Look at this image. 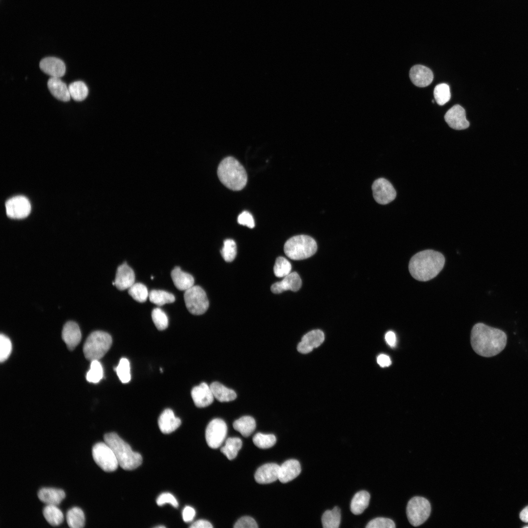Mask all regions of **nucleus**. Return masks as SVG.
<instances>
[{
    "label": "nucleus",
    "mask_w": 528,
    "mask_h": 528,
    "mask_svg": "<svg viewBox=\"0 0 528 528\" xmlns=\"http://www.w3.org/2000/svg\"><path fill=\"white\" fill-rule=\"evenodd\" d=\"M366 528H395L396 525L391 519L377 517L371 520L366 525Z\"/></svg>",
    "instance_id": "45"
},
{
    "label": "nucleus",
    "mask_w": 528,
    "mask_h": 528,
    "mask_svg": "<svg viewBox=\"0 0 528 528\" xmlns=\"http://www.w3.org/2000/svg\"><path fill=\"white\" fill-rule=\"evenodd\" d=\"M196 511L192 507L186 506L182 511L183 520L185 522H190L193 520Z\"/></svg>",
    "instance_id": "49"
},
{
    "label": "nucleus",
    "mask_w": 528,
    "mask_h": 528,
    "mask_svg": "<svg viewBox=\"0 0 528 528\" xmlns=\"http://www.w3.org/2000/svg\"><path fill=\"white\" fill-rule=\"evenodd\" d=\"M92 455L96 464L105 471H113L119 465L114 453L105 442L94 444L92 449Z\"/></svg>",
    "instance_id": "9"
},
{
    "label": "nucleus",
    "mask_w": 528,
    "mask_h": 528,
    "mask_svg": "<svg viewBox=\"0 0 528 528\" xmlns=\"http://www.w3.org/2000/svg\"><path fill=\"white\" fill-rule=\"evenodd\" d=\"M520 518L524 522L528 523V506L525 507L520 513Z\"/></svg>",
    "instance_id": "53"
},
{
    "label": "nucleus",
    "mask_w": 528,
    "mask_h": 528,
    "mask_svg": "<svg viewBox=\"0 0 528 528\" xmlns=\"http://www.w3.org/2000/svg\"><path fill=\"white\" fill-rule=\"evenodd\" d=\"M227 425L221 419L215 418L208 424L205 430V439L208 446L213 449L219 447L226 438Z\"/></svg>",
    "instance_id": "10"
},
{
    "label": "nucleus",
    "mask_w": 528,
    "mask_h": 528,
    "mask_svg": "<svg viewBox=\"0 0 528 528\" xmlns=\"http://www.w3.org/2000/svg\"><path fill=\"white\" fill-rule=\"evenodd\" d=\"M171 278L175 286L180 290H186L194 285V279L190 274L183 272L179 266L172 270Z\"/></svg>",
    "instance_id": "25"
},
{
    "label": "nucleus",
    "mask_w": 528,
    "mask_h": 528,
    "mask_svg": "<svg viewBox=\"0 0 528 528\" xmlns=\"http://www.w3.org/2000/svg\"><path fill=\"white\" fill-rule=\"evenodd\" d=\"M112 344L111 336L105 331L92 332L87 338L83 347L85 357L91 361L102 358L110 349Z\"/></svg>",
    "instance_id": "6"
},
{
    "label": "nucleus",
    "mask_w": 528,
    "mask_h": 528,
    "mask_svg": "<svg viewBox=\"0 0 528 528\" xmlns=\"http://www.w3.org/2000/svg\"><path fill=\"white\" fill-rule=\"evenodd\" d=\"M253 442L258 448L266 449L272 447L275 444L276 438L273 434L258 433L254 436Z\"/></svg>",
    "instance_id": "39"
},
{
    "label": "nucleus",
    "mask_w": 528,
    "mask_h": 528,
    "mask_svg": "<svg viewBox=\"0 0 528 528\" xmlns=\"http://www.w3.org/2000/svg\"><path fill=\"white\" fill-rule=\"evenodd\" d=\"M301 471L300 463L297 460H287L280 465L278 480L282 483H286L296 478Z\"/></svg>",
    "instance_id": "22"
},
{
    "label": "nucleus",
    "mask_w": 528,
    "mask_h": 528,
    "mask_svg": "<svg viewBox=\"0 0 528 528\" xmlns=\"http://www.w3.org/2000/svg\"><path fill=\"white\" fill-rule=\"evenodd\" d=\"M43 514L46 521L52 526L60 525L64 520L62 512L55 505H46L43 509Z\"/></svg>",
    "instance_id": "30"
},
{
    "label": "nucleus",
    "mask_w": 528,
    "mask_h": 528,
    "mask_svg": "<svg viewBox=\"0 0 528 528\" xmlns=\"http://www.w3.org/2000/svg\"><path fill=\"white\" fill-rule=\"evenodd\" d=\"M158 506H161L166 503L170 504L175 507H177L178 503L175 497L170 493H163L156 499Z\"/></svg>",
    "instance_id": "46"
},
{
    "label": "nucleus",
    "mask_w": 528,
    "mask_h": 528,
    "mask_svg": "<svg viewBox=\"0 0 528 528\" xmlns=\"http://www.w3.org/2000/svg\"><path fill=\"white\" fill-rule=\"evenodd\" d=\"M291 265L289 262L283 257H278L273 267L275 275L277 277H284L290 273Z\"/></svg>",
    "instance_id": "40"
},
{
    "label": "nucleus",
    "mask_w": 528,
    "mask_h": 528,
    "mask_svg": "<svg viewBox=\"0 0 528 528\" xmlns=\"http://www.w3.org/2000/svg\"><path fill=\"white\" fill-rule=\"evenodd\" d=\"M258 527L255 520L249 516H243L239 519L235 524V528H257Z\"/></svg>",
    "instance_id": "47"
},
{
    "label": "nucleus",
    "mask_w": 528,
    "mask_h": 528,
    "mask_svg": "<svg viewBox=\"0 0 528 528\" xmlns=\"http://www.w3.org/2000/svg\"><path fill=\"white\" fill-rule=\"evenodd\" d=\"M279 468L280 465L275 463H268L262 465L255 472V481L260 484H269L276 481L279 478Z\"/></svg>",
    "instance_id": "19"
},
{
    "label": "nucleus",
    "mask_w": 528,
    "mask_h": 528,
    "mask_svg": "<svg viewBox=\"0 0 528 528\" xmlns=\"http://www.w3.org/2000/svg\"><path fill=\"white\" fill-rule=\"evenodd\" d=\"M191 396L195 405L199 408L210 405L214 398L210 386L205 382L194 387L191 391Z\"/></svg>",
    "instance_id": "15"
},
{
    "label": "nucleus",
    "mask_w": 528,
    "mask_h": 528,
    "mask_svg": "<svg viewBox=\"0 0 528 528\" xmlns=\"http://www.w3.org/2000/svg\"><path fill=\"white\" fill-rule=\"evenodd\" d=\"M301 285L302 281L300 276L297 272H293L284 277L281 281L273 284L270 289L273 293L278 294L286 290L297 291Z\"/></svg>",
    "instance_id": "18"
},
{
    "label": "nucleus",
    "mask_w": 528,
    "mask_h": 528,
    "mask_svg": "<svg viewBox=\"0 0 528 528\" xmlns=\"http://www.w3.org/2000/svg\"><path fill=\"white\" fill-rule=\"evenodd\" d=\"M191 528H212V524L205 520H198L193 523L190 527Z\"/></svg>",
    "instance_id": "51"
},
{
    "label": "nucleus",
    "mask_w": 528,
    "mask_h": 528,
    "mask_svg": "<svg viewBox=\"0 0 528 528\" xmlns=\"http://www.w3.org/2000/svg\"><path fill=\"white\" fill-rule=\"evenodd\" d=\"M159 428L163 434H169L175 431L181 424L179 418L175 416L170 409L164 410L158 419Z\"/></svg>",
    "instance_id": "23"
},
{
    "label": "nucleus",
    "mask_w": 528,
    "mask_h": 528,
    "mask_svg": "<svg viewBox=\"0 0 528 528\" xmlns=\"http://www.w3.org/2000/svg\"><path fill=\"white\" fill-rule=\"evenodd\" d=\"M370 495L365 490L357 492L352 500L351 510L355 515L361 514L368 506Z\"/></svg>",
    "instance_id": "28"
},
{
    "label": "nucleus",
    "mask_w": 528,
    "mask_h": 528,
    "mask_svg": "<svg viewBox=\"0 0 528 528\" xmlns=\"http://www.w3.org/2000/svg\"><path fill=\"white\" fill-rule=\"evenodd\" d=\"M444 119L449 126L457 130H464L469 126V122L466 118L464 109L459 105H455L445 113Z\"/></svg>",
    "instance_id": "13"
},
{
    "label": "nucleus",
    "mask_w": 528,
    "mask_h": 528,
    "mask_svg": "<svg viewBox=\"0 0 528 528\" xmlns=\"http://www.w3.org/2000/svg\"><path fill=\"white\" fill-rule=\"evenodd\" d=\"M470 340L472 347L476 353L484 357H489L498 354L504 349L507 337L505 332L501 330L478 323L472 329Z\"/></svg>",
    "instance_id": "1"
},
{
    "label": "nucleus",
    "mask_w": 528,
    "mask_h": 528,
    "mask_svg": "<svg viewBox=\"0 0 528 528\" xmlns=\"http://www.w3.org/2000/svg\"><path fill=\"white\" fill-rule=\"evenodd\" d=\"M135 281L133 270L125 262L117 269L114 282L116 287L120 290L128 289Z\"/></svg>",
    "instance_id": "20"
},
{
    "label": "nucleus",
    "mask_w": 528,
    "mask_h": 528,
    "mask_svg": "<svg viewBox=\"0 0 528 528\" xmlns=\"http://www.w3.org/2000/svg\"><path fill=\"white\" fill-rule=\"evenodd\" d=\"M233 428L244 437L249 436L256 428V422L251 416H243L235 420L233 424Z\"/></svg>",
    "instance_id": "29"
},
{
    "label": "nucleus",
    "mask_w": 528,
    "mask_h": 528,
    "mask_svg": "<svg viewBox=\"0 0 528 528\" xmlns=\"http://www.w3.org/2000/svg\"><path fill=\"white\" fill-rule=\"evenodd\" d=\"M377 362L381 367H388L391 364L390 358L384 354H381L378 356Z\"/></svg>",
    "instance_id": "50"
},
{
    "label": "nucleus",
    "mask_w": 528,
    "mask_h": 528,
    "mask_svg": "<svg viewBox=\"0 0 528 528\" xmlns=\"http://www.w3.org/2000/svg\"><path fill=\"white\" fill-rule=\"evenodd\" d=\"M218 176L221 182L233 191H240L246 185L247 176L243 166L235 158L228 156L219 164Z\"/></svg>",
    "instance_id": "3"
},
{
    "label": "nucleus",
    "mask_w": 528,
    "mask_h": 528,
    "mask_svg": "<svg viewBox=\"0 0 528 528\" xmlns=\"http://www.w3.org/2000/svg\"><path fill=\"white\" fill-rule=\"evenodd\" d=\"M115 370L120 380L123 383L129 382L131 378L130 364L126 358H122Z\"/></svg>",
    "instance_id": "41"
},
{
    "label": "nucleus",
    "mask_w": 528,
    "mask_h": 528,
    "mask_svg": "<svg viewBox=\"0 0 528 528\" xmlns=\"http://www.w3.org/2000/svg\"><path fill=\"white\" fill-rule=\"evenodd\" d=\"M104 441L113 450L119 465L123 469L131 470L138 467L142 462L141 455L133 451L130 445L124 441L116 433L114 432L106 434L104 436Z\"/></svg>",
    "instance_id": "4"
},
{
    "label": "nucleus",
    "mask_w": 528,
    "mask_h": 528,
    "mask_svg": "<svg viewBox=\"0 0 528 528\" xmlns=\"http://www.w3.org/2000/svg\"><path fill=\"white\" fill-rule=\"evenodd\" d=\"M210 387L214 398L220 402L231 401L237 397V394L234 390L226 387L219 382L212 383Z\"/></svg>",
    "instance_id": "27"
},
{
    "label": "nucleus",
    "mask_w": 528,
    "mask_h": 528,
    "mask_svg": "<svg viewBox=\"0 0 528 528\" xmlns=\"http://www.w3.org/2000/svg\"><path fill=\"white\" fill-rule=\"evenodd\" d=\"M184 299L188 310L192 314H202L208 308L209 301L206 294L198 286L194 285L185 290Z\"/></svg>",
    "instance_id": "8"
},
{
    "label": "nucleus",
    "mask_w": 528,
    "mask_h": 528,
    "mask_svg": "<svg viewBox=\"0 0 528 528\" xmlns=\"http://www.w3.org/2000/svg\"><path fill=\"white\" fill-rule=\"evenodd\" d=\"M325 336L320 330H312L306 333L298 344L297 350L302 353H308L319 347L324 341Z\"/></svg>",
    "instance_id": "14"
},
{
    "label": "nucleus",
    "mask_w": 528,
    "mask_h": 528,
    "mask_svg": "<svg viewBox=\"0 0 528 528\" xmlns=\"http://www.w3.org/2000/svg\"><path fill=\"white\" fill-rule=\"evenodd\" d=\"M434 96L437 103L440 106L448 102L451 97L449 86L445 83L437 85L434 89Z\"/></svg>",
    "instance_id": "37"
},
{
    "label": "nucleus",
    "mask_w": 528,
    "mask_h": 528,
    "mask_svg": "<svg viewBox=\"0 0 528 528\" xmlns=\"http://www.w3.org/2000/svg\"><path fill=\"white\" fill-rule=\"evenodd\" d=\"M445 258L441 253L425 250L415 254L409 263L411 276L420 281H427L438 275L443 268Z\"/></svg>",
    "instance_id": "2"
},
{
    "label": "nucleus",
    "mask_w": 528,
    "mask_h": 528,
    "mask_svg": "<svg viewBox=\"0 0 528 528\" xmlns=\"http://www.w3.org/2000/svg\"><path fill=\"white\" fill-rule=\"evenodd\" d=\"M12 351V344L9 338L5 335H0V360L5 361L9 356Z\"/></svg>",
    "instance_id": "44"
},
{
    "label": "nucleus",
    "mask_w": 528,
    "mask_h": 528,
    "mask_svg": "<svg viewBox=\"0 0 528 528\" xmlns=\"http://www.w3.org/2000/svg\"><path fill=\"white\" fill-rule=\"evenodd\" d=\"M317 245L312 237L305 235L294 236L285 242L284 252L290 259L301 260L308 258L316 252Z\"/></svg>",
    "instance_id": "5"
},
{
    "label": "nucleus",
    "mask_w": 528,
    "mask_h": 528,
    "mask_svg": "<svg viewBox=\"0 0 528 528\" xmlns=\"http://www.w3.org/2000/svg\"><path fill=\"white\" fill-rule=\"evenodd\" d=\"M239 224L252 228L255 226V222L252 215L248 211H245L240 214L238 217Z\"/></svg>",
    "instance_id": "48"
},
{
    "label": "nucleus",
    "mask_w": 528,
    "mask_h": 528,
    "mask_svg": "<svg viewBox=\"0 0 528 528\" xmlns=\"http://www.w3.org/2000/svg\"><path fill=\"white\" fill-rule=\"evenodd\" d=\"M149 298L151 302L158 306L172 303L175 301V297L172 293L162 290H151L149 293Z\"/></svg>",
    "instance_id": "34"
},
{
    "label": "nucleus",
    "mask_w": 528,
    "mask_h": 528,
    "mask_svg": "<svg viewBox=\"0 0 528 528\" xmlns=\"http://www.w3.org/2000/svg\"><path fill=\"white\" fill-rule=\"evenodd\" d=\"M40 69L51 77L60 78L66 72V66L61 59L54 57L43 59L40 62Z\"/></svg>",
    "instance_id": "16"
},
{
    "label": "nucleus",
    "mask_w": 528,
    "mask_h": 528,
    "mask_svg": "<svg viewBox=\"0 0 528 528\" xmlns=\"http://www.w3.org/2000/svg\"><path fill=\"white\" fill-rule=\"evenodd\" d=\"M242 446V441L236 437L229 438L225 445L220 449V451L229 460H232L237 456L238 453Z\"/></svg>",
    "instance_id": "32"
},
{
    "label": "nucleus",
    "mask_w": 528,
    "mask_h": 528,
    "mask_svg": "<svg viewBox=\"0 0 528 528\" xmlns=\"http://www.w3.org/2000/svg\"><path fill=\"white\" fill-rule=\"evenodd\" d=\"M409 76L412 83L418 87H425L433 81L434 76L432 70L428 67L417 65L411 67Z\"/></svg>",
    "instance_id": "17"
},
{
    "label": "nucleus",
    "mask_w": 528,
    "mask_h": 528,
    "mask_svg": "<svg viewBox=\"0 0 528 528\" xmlns=\"http://www.w3.org/2000/svg\"><path fill=\"white\" fill-rule=\"evenodd\" d=\"M70 97L75 101H82L88 94V88L82 81L72 82L68 87Z\"/></svg>",
    "instance_id": "35"
},
{
    "label": "nucleus",
    "mask_w": 528,
    "mask_h": 528,
    "mask_svg": "<svg viewBox=\"0 0 528 528\" xmlns=\"http://www.w3.org/2000/svg\"><path fill=\"white\" fill-rule=\"evenodd\" d=\"M373 195L375 200L380 204H387L396 197V191L391 182L384 178H379L372 184Z\"/></svg>",
    "instance_id": "11"
},
{
    "label": "nucleus",
    "mask_w": 528,
    "mask_h": 528,
    "mask_svg": "<svg viewBox=\"0 0 528 528\" xmlns=\"http://www.w3.org/2000/svg\"><path fill=\"white\" fill-rule=\"evenodd\" d=\"M62 338L70 350H73L80 343L81 332L75 322H67L64 325L62 330Z\"/></svg>",
    "instance_id": "21"
},
{
    "label": "nucleus",
    "mask_w": 528,
    "mask_h": 528,
    "mask_svg": "<svg viewBox=\"0 0 528 528\" xmlns=\"http://www.w3.org/2000/svg\"><path fill=\"white\" fill-rule=\"evenodd\" d=\"M7 216L14 219H22L27 216L30 212L31 205L27 198L23 196L13 197L5 203Z\"/></svg>",
    "instance_id": "12"
},
{
    "label": "nucleus",
    "mask_w": 528,
    "mask_h": 528,
    "mask_svg": "<svg viewBox=\"0 0 528 528\" xmlns=\"http://www.w3.org/2000/svg\"><path fill=\"white\" fill-rule=\"evenodd\" d=\"M152 318L154 324L158 330H162L168 327V316L161 308H156L153 310Z\"/></svg>",
    "instance_id": "42"
},
{
    "label": "nucleus",
    "mask_w": 528,
    "mask_h": 528,
    "mask_svg": "<svg viewBox=\"0 0 528 528\" xmlns=\"http://www.w3.org/2000/svg\"><path fill=\"white\" fill-rule=\"evenodd\" d=\"M155 528H165V526H156V527H155Z\"/></svg>",
    "instance_id": "54"
},
{
    "label": "nucleus",
    "mask_w": 528,
    "mask_h": 528,
    "mask_svg": "<svg viewBox=\"0 0 528 528\" xmlns=\"http://www.w3.org/2000/svg\"><path fill=\"white\" fill-rule=\"evenodd\" d=\"M221 254L225 261L232 262L237 255V246L235 241L232 239L225 240L223 242Z\"/></svg>",
    "instance_id": "43"
},
{
    "label": "nucleus",
    "mask_w": 528,
    "mask_h": 528,
    "mask_svg": "<svg viewBox=\"0 0 528 528\" xmlns=\"http://www.w3.org/2000/svg\"><path fill=\"white\" fill-rule=\"evenodd\" d=\"M341 520L340 509L335 506L332 510H326L322 517V523L324 528H338Z\"/></svg>",
    "instance_id": "31"
},
{
    "label": "nucleus",
    "mask_w": 528,
    "mask_h": 528,
    "mask_svg": "<svg viewBox=\"0 0 528 528\" xmlns=\"http://www.w3.org/2000/svg\"><path fill=\"white\" fill-rule=\"evenodd\" d=\"M524 528H528V526L524 527Z\"/></svg>",
    "instance_id": "55"
},
{
    "label": "nucleus",
    "mask_w": 528,
    "mask_h": 528,
    "mask_svg": "<svg viewBox=\"0 0 528 528\" xmlns=\"http://www.w3.org/2000/svg\"><path fill=\"white\" fill-rule=\"evenodd\" d=\"M385 338L386 342L390 347H394L396 346V338L394 332L392 331L387 332L385 334Z\"/></svg>",
    "instance_id": "52"
},
{
    "label": "nucleus",
    "mask_w": 528,
    "mask_h": 528,
    "mask_svg": "<svg viewBox=\"0 0 528 528\" xmlns=\"http://www.w3.org/2000/svg\"><path fill=\"white\" fill-rule=\"evenodd\" d=\"M66 518L67 524L71 528H81L85 525V515L79 507H74L68 510Z\"/></svg>",
    "instance_id": "33"
},
{
    "label": "nucleus",
    "mask_w": 528,
    "mask_h": 528,
    "mask_svg": "<svg viewBox=\"0 0 528 528\" xmlns=\"http://www.w3.org/2000/svg\"><path fill=\"white\" fill-rule=\"evenodd\" d=\"M65 496L63 490L53 488H42L38 493V498L46 505L57 506L60 504Z\"/></svg>",
    "instance_id": "26"
},
{
    "label": "nucleus",
    "mask_w": 528,
    "mask_h": 528,
    "mask_svg": "<svg viewBox=\"0 0 528 528\" xmlns=\"http://www.w3.org/2000/svg\"><path fill=\"white\" fill-rule=\"evenodd\" d=\"M431 510V505L427 499L423 497L415 496L408 502L406 514L410 523L414 527H418L427 520Z\"/></svg>",
    "instance_id": "7"
},
{
    "label": "nucleus",
    "mask_w": 528,
    "mask_h": 528,
    "mask_svg": "<svg viewBox=\"0 0 528 528\" xmlns=\"http://www.w3.org/2000/svg\"><path fill=\"white\" fill-rule=\"evenodd\" d=\"M47 87L52 95L57 99L63 102L70 100L68 88L59 78L51 77L48 80Z\"/></svg>",
    "instance_id": "24"
},
{
    "label": "nucleus",
    "mask_w": 528,
    "mask_h": 528,
    "mask_svg": "<svg viewBox=\"0 0 528 528\" xmlns=\"http://www.w3.org/2000/svg\"><path fill=\"white\" fill-rule=\"evenodd\" d=\"M129 294L135 301L142 303L149 297L147 287L142 283H134L128 288Z\"/></svg>",
    "instance_id": "36"
},
{
    "label": "nucleus",
    "mask_w": 528,
    "mask_h": 528,
    "mask_svg": "<svg viewBox=\"0 0 528 528\" xmlns=\"http://www.w3.org/2000/svg\"><path fill=\"white\" fill-rule=\"evenodd\" d=\"M103 376V370L102 365L98 360L91 361L90 368L86 374L88 381L96 383L99 382Z\"/></svg>",
    "instance_id": "38"
}]
</instances>
